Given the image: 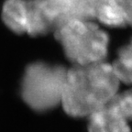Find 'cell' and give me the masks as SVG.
Returning <instances> with one entry per match:
<instances>
[{
	"mask_svg": "<svg viewBox=\"0 0 132 132\" xmlns=\"http://www.w3.org/2000/svg\"><path fill=\"white\" fill-rule=\"evenodd\" d=\"M54 34L73 65L103 62L106 58L109 36L91 19H68L58 25Z\"/></svg>",
	"mask_w": 132,
	"mask_h": 132,
	"instance_id": "cell-2",
	"label": "cell"
},
{
	"mask_svg": "<svg viewBox=\"0 0 132 132\" xmlns=\"http://www.w3.org/2000/svg\"><path fill=\"white\" fill-rule=\"evenodd\" d=\"M126 26L132 28V0H117Z\"/></svg>",
	"mask_w": 132,
	"mask_h": 132,
	"instance_id": "cell-9",
	"label": "cell"
},
{
	"mask_svg": "<svg viewBox=\"0 0 132 132\" xmlns=\"http://www.w3.org/2000/svg\"><path fill=\"white\" fill-rule=\"evenodd\" d=\"M109 103L127 121H132V89L117 94Z\"/></svg>",
	"mask_w": 132,
	"mask_h": 132,
	"instance_id": "cell-8",
	"label": "cell"
},
{
	"mask_svg": "<svg viewBox=\"0 0 132 132\" xmlns=\"http://www.w3.org/2000/svg\"><path fill=\"white\" fill-rule=\"evenodd\" d=\"M89 132H130L128 122L108 102L89 116Z\"/></svg>",
	"mask_w": 132,
	"mask_h": 132,
	"instance_id": "cell-4",
	"label": "cell"
},
{
	"mask_svg": "<svg viewBox=\"0 0 132 132\" xmlns=\"http://www.w3.org/2000/svg\"><path fill=\"white\" fill-rule=\"evenodd\" d=\"M112 66L120 82L132 85V38L118 50V57Z\"/></svg>",
	"mask_w": 132,
	"mask_h": 132,
	"instance_id": "cell-6",
	"label": "cell"
},
{
	"mask_svg": "<svg viewBox=\"0 0 132 132\" xmlns=\"http://www.w3.org/2000/svg\"><path fill=\"white\" fill-rule=\"evenodd\" d=\"M67 69L62 65L34 62L25 70L21 82L24 101L36 111H46L61 103Z\"/></svg>",
	"mask_w": 132,
	"mask_h": 132,
	"instance_id": "cell-3",
	"label": "cell"
},
{
	"mask_svg": "<svg viewBox=\"0 0 132 132\" xmlns=\"http://www.w3.org/2000/svg\"><path fill=\"white\" fill-rule=\"evenodd\" d=\"M119 82L112 64L105 61L73 65L67 69L61 103L72 117H89L118 94Z\"/></svg>",
	"mask_w": 132,
	"mask_h": 132,
	"instance_id": "cell-1",
	"label": "cell"
},
{
	"mask_svg": "<svg viewBox=\"0 0 132 132\" xmlns=\"http://www.w3.org/2000/svg\"><path fill=\"white\" fill-rule=\"evenodd\" d=\"M2 19L13 32L26 33L27 0H6L2 7Z\"/></svg>",
	"mask_w": 132,
	"mask_h": 132,
	"instance_id": "cell-5",
	"label": "cell"
},
{
	"mask_svg": "<svg viewBox=\"0 0 132 132\" xmlns=\"http://www.w3.org/2000/svg\"><path fill=\"white\" fill-rule=\"evenodd\" d=\"M53 18L56 27L71 19H79L76 0H42Z\"/></svg>",
	"mask_w": 132,
	"mask_h": 132,
	"instance_id": "cell-7",
	"label": "cell"
}]
</instances>
